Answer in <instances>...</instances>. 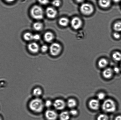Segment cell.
Segmentation results:
<instances>
[{
    "instance_id": "cell-12",
    "label": "cell",
    "mask_w": 121,
    "mask_h": 120,
    "mask_svg": "<svg viewBox=\"0 0 121 120\" xmlns=\"http://www.w3.org/2000/svg\"><path fill=\"white\" fill-rule=\"evenodd\" d=\"M113 70L110 68L105 69L103 71V75L105 78L108 79L112 77L113 74Z\"/></svg>"
},
{
    "instance_id": "cell-11",
    "label": "cell",
    "mask_w": 121,
    "mask_h": 120,
    "mask_svg": "<svg viewBox=\"0 0 121 120\" xmlns=\"http://www.w3.org/2000/svg\"><path fill=\"white\" fill-rule=\"evenodd\" d=\"M28 48L30 51L34 53H37L39 49L38 44L35 42L30 43L28 45Z\"/></svg>"
},
{
    "instance_id": "cell-15",
    "label": "cell",
    "mask_w": 121,
    "mask_h": 120,
    "mask_svg": "<svg viewBox=\"0 0 121 120\" xmlns=\"http://www.w3.org/2000/svg\"><path fill=\"white\" fill-rule=\"evenodd\" d=\"M43 93L42 89L39 87L34 88L33 91V95L36 97H39L42 95Z\"/></svg>"
},
{
    "instance_id": "cell-10",
    "label": "cell",
    "mask_w": 121,
    "mask_h": 120,
    "mask_svg": "<svg viewBox=\"0 0 121 120\" xmlns=\"http://www.w3.org/2000/svg\"><path fill=\"white\" fill-rule=\"evenodd\" d=\"M89 105L90 108L92 110H97L99 109L100 104L98 100L92 99L89 102Z\"/></svg>"
},
{
    "instance_id": "cell-20",
    "label": "cell",
    "mask_w": 121,
    "mask_h": 120,
    "mask_svg": "<svg viewBox=\"0 0 121 120\" xmlns=\"http://www.w3.org/2000/svg\"><path fill=\"white\" fill-rule=\"evenodd\" d=\"M112 57L115 61L119 62L121 60V53L118 51L115 52L112 54Z\"/></svg>"
},
{
    "instance_id": "cell-30",
    "label": "cell",
    "mask_w": 121,
    "mask_h": 120,
    "mask_svg": "<svg viewBox=\"0 0 121 120\" xmlns=\"http://www.w3.org/2000/svg\"><path fill=\"white\" fill-rule=\"evenodd\" d=\"M113 36L114 38L116 39H119L121 37L120 34L118 32H116L114 33L113 34Z\"/></svg>"
},
{
    "instance_id": "cell-2",
    "label": "cell",
    "mask_w": 121,
    "mask_h": 120,
    "mask_svg": "<svg viewBox=\"0 0 121 120\" xmlns=\"http://www.w3.org/2000/svg\"><path fill=\"white\" fill-rule=\"evenodd\" d=\"M30 14L32 17L35 19H42L44 15L43 9L39 6L34 5L31 9Z\"/></svg>"
},
{
    "instance_id": "cell-3",
    "label": "cell",
    "mask_w": 121,
    "mask_h": 120,
    "mask_svg": "<svg viewBox=\"0 0 121 120\" xmlns=\"http://www.w3.org/2000/svg\"><path fill=\"white\" fill-rule=\"evenodd\" d=\"M102 108L105 112H113L116 111V103L112 100L107 99L103 103Z\"/></svg>"
},
{
    "instance_id": "cell-22",
    "label": "cell",
    "mask_w": 121,
    "mask_h": 120,
    "mask_svg": "<svg viewBox=\"0 0 121 120\" xmlns=\"http://www.w3.org/2000/svg\"><path fill=\"white\" fill-rule=\"evenodd\" d=\"M23 37L25 40L26 41H31L33 40L34 35L30 32H27L24 34Z\"/></svg>"
},
{
    "instance_id": "cell-17",
    "label": "cell",
    "mask_w": 121,
    "mask_h": 120,
    "mask_svg": "<svg viewBox=\"0 0 121 120\" xmlns=\"http://www.w3.org/2000/svg\"><path fill=\"white\" fill-rule=\"evenodd\" d=\"M108 64V62L106 59L102 58L98 62V65L100 68H103L105 67Z\"/></svg>"
},
{
    "instance_id": "cell-32",
    "label": "cell",
    "mask_w": 121,
    "mask_h": 120,
    "mask_svg": "<svg viewBox=\"0 0 121 120\" xmlns=\"http://www.w3.org/2000/svg\"><path fill=\"white\" fill-rule=\"evenodd\" d=\"M40 36L38 34H35L34 35V38H33V40H38L40 39Z\"/></svg>"
},
{
    "instance_id": "cell-31",
    "label": "cell",
    "mask_w": 121,
    "mask_h": 120,
    "mask_svg": "<svg viewBox=\"0 0 121 120\" xmlns=\"http://www.w3.org/2000/svg\"><path fill=\"white\" fill-rule=\"evenodd\" d=\"M48 46L46 45H43L41 46V50L43 52H45L48 50Z\"/></svg>"
},
{
    "instance_id": "cell-6",
    "label": "cell",
    "mask_w": 121,
    "mask_h": 120,
    "mask_svg": "<svg viewBox=\"0 0 121 120\" xmlns=\"http://www.w3.org/2000/svg\"><path fill=\"white\" fill-rule=\"evenodd\" d=\"M45 116L47 120H56L58 117V115L55 110L48 109L45 111Z\"/></svg>"
},
{
    "instance_id": "cell-7",
    "label": "cell",
    "mask_w": 121,
    "mask_h": 120,
    "mask_svg": "<svg viewBox=\"0 0 121 120\" xmlns=\"http://www.w3.org/2000/svg\"><path fill=\"white\" fill-rule=\"evenodd\" d=\"M53 106L56 110H63L66 106V104L63 100L58 99L53 102Z\"/></svg>"
},
{
    "instance_id": "cell-34",
    "label": "cell",
    "mask_w": 121,
    "mask_h": 120,
    "mask_svg": "<svg viewBox=\"0 0 121 120\" xmlns=\"http://www.w3.org/2000/svg\"><path fill=\"white\" fill-rule=\"evenodd\" d=\"M115 120H121V116H117L116 117Z\"/></svg>"
},
{
    "instance_id": "cell-16",
    "label": "cell",
    "mask_w": 121,
    "mask_h": 120,
    "mask_svg": "<svg viewBox=\"0 0 121 120\" xmlns=\"http://www.w3.org/2000/svg\"><path fill=\"white\" fill-rule=\"evenodd\" d=\"M70 115L69 113L67 111H63L59 115V118L60 120H69L70 118Z\"/></svg>"
},
{
    "instance_id": "cell-28",
    "label": "cell",
    "mask_w": 121,
    "mask_h": 120,
    "mask_svg": "<svg viewBox=\"0 0 121 120\" xmlns=\"http://www.w3.org/2000/svg\"><path fill=\"white\" fill-rule=\"evenodd\" d=\"M38 1L40 4L43 5H47L49 3L48 0H38Z\"/></svg>"
},
{
    "instance_id": "cell-25",
    "label": "cell",
    "mask_w": 121,
    "mask_h": 120,
    "mask_svg": "<svg viewBox=\"0 0 121 120\" xmlns=\"http://www.w3.org/2000/svg\"><path fill=\"white\" fill-rule=\"evenodd\" d=\"M52 4L54 7H59L61 5V1L60 0H54L52 2Z\"/></svg>"
},
{
    "instance_id": "cell-5",
    "label": "cell",
    "mask_w": 121,
    "mask_h": 120,
    "mask_svg": "<svg viewBox=\"0 0 121 120\" xmlns=\"http://www.w3.org/2000/svg\"><path fill=\"white\" fill-rule=\"evenodd\" d=\"M62 48L61 46L58 43H53L50 47V52L51 54L53 56H57L61 52Z\"/></svg>"
},
{
    "instance_id": "cell-4",
    "label": "cell",
    "mask_w": 121,
    "mask_h": 120,
    "mask_svg": "<svg viewBox=\"0 0 121 120\" xmlns=\"http://www.w3.org/2000/svg\"><path fill=\"white\" fill-rule=\"evenodd\" d=\"M80 10L83 14L90 15L94 11V8L92 4L88 3H84L81 5Z\"/></svg>"
},
{
    "instance_id": "cell-1",
    "label": "cell",
    "mask_w": 121,
    "mask_h": 120,
    "mask_svg": "<svg viewBox=\"0 0 121 120\" xmlns=\"http://www.w3.org/2000/svg\"><path fill=\"white\" fill-rule=\"evenodd\" d=\"M45 106L44 103L39 97H35L31 100L28 105V107L31 111L36 113L42 112Z\"/></svg>"
},
{
    "instance_id": "cell-24",
    "label": "cell",
    "mask_w": 121,
    "mask_h": 120,
    "mask_svg": "<svg viewBox=\"0 0 121 120\" xmlns=\"http://www.w3.org/2000/svg\"><path fill=\"white\" fill-rule=\"evenodd\" d=\"M108 119L107 115L104 114L99 115L97 118V120H108Z\"/></svg>"
},
{
    "instance_id": "cell-14",
    "label": "cell",
    "mask_w": 121,
    "mask_h": 120,
    "mask_svg": "<svg viewBox=\"0 0 121 120\" xmlns=\"http://www.w3.org/2000/svg\"><path fill=\"white\" fill-rule=\"evenodd\" d=\"M44 40L46 42H52L54 38V35L53 33L50 32H48L44 34Z\"/></svg>"
},
{
    "instance_id": "cell-37",
    "label": "cell",
    "mask_w": 121,
    "mask_h": 120,
    "mask_svg": "<svg viewBox=\"0 0 121 120\" xmlns=\"http://www.w3.org/2000/svg\"><path fill=\"white\" fill-rule=\"evenodd\" d=\"M114 2H115V3H118V2H120L121 0H112Z\"/></svg>"
},
{
    "instance_id": "cell-35",
    "label": "cell",
    "mask_w": 121,
    "mask_h": 120,
    "mask_svg": "<svg viewBox=\"0 0 121 120\" xmlns=\"http://www.w3.org/2000/svg\"><path fill=\"white\" fill-rule=\"evenodd\" d=\"M75 0L78 3H80L84 2L85 0Z\"/></svg>"
},
{
    "instance_id": "cell-8",
    "label": "cell",
    "mask_w": 121,
    "mask_h": 120,
    "mask_svg": "<svg viewBox=\"0 0 121 120\" xmlns=\"http://www.w3.org/2000/svg\"><path fill=\"white\" fill-rule=\"evenodd\" d=\"M71 24L73 29L78 30L81 27L82 25V22L79 17H75L71 20Z\"/></svg>"
},
{
    "instance_id": "cell-23",
    "label": "cell",
    "mask_w": 121,
    "mask_h": 120,
    "mask_svg": "<svg viewBox=\"0 0 121 120\" xmlns=\"http://www.w3.org/2000/svg\"><path fill=\"white\" fill-rule=\"evenodd\" d=\"M114 29L117 32L121 31V22H117L115 23L113 26Z\"/></svg>"
},
{
    "instance_id": "cell-36",
    "label": "cell",
    "mask_w": 121,
    "mask_h": 120,
    "mask_svg": "<svg viewBox=\"0 0 121 120\" xmlns=\"http://www.w3.org/2000/svg\"><path fill=\"white\" fill-rule=\"evenodd\" d=\"M5 1L7 2L11 3V2H13L15 1V0H5Z\"/></svg>"
},
{
    "instance_id": "cell-38",
    "label": "cell",
    "mask_w": 121,
    "mask_h": 120,
    "mask_svg": "<svg viewBox=\"0 0 121 120\" xmlns=\"http://www.w3.org/2000/svg\"></svg>"
},
{
    "instance_id": "cell-19",
    "label": "cell",
    "mask_w": 121,
    "mask_h": 120,
    "mask_svg": "<svg viewBox=\"0 0 121 120\" xmlns=\"http://www.w3.org/2000/svg\"><path fill=\"white\" fill-rule=\"evenodd\" d=\"M66 105L68 107L72 108L76 106L77 102L73 99H69L68 100Z\"/></svg>"
},
{
    "instance_id": "cell-26",
    "label": "cell",
    "mask_w": 121,
    "mask_h": 120,
    "mask_svg": "<svg viewBox=\"0 0 121 120\" xmlns=\"http://www.w3.org/2000/svg\"><path fill=\"white\" fill-rule=\"evenodd\" d=\"M53 103L52 101L47 100L44 103L45 106L47 108H50L52 105H53Z\"/></svg>"
},
{
    "instance_id": "cell-21",
    "label": "cell",
    "mask_w": 121,
    "mask_h": 120,
    "mask_svg": "<svg viewBox=\"0 0 121 120\" xmlns=\"http://www.w3.org/2000/svg\"><path fill=\"white\" fill-rule=\"evenodd\" d=\"M33 27L37 31H39L42 30L43 28V25L40 22H36L33 25Z\"/></svg>"
},
{
    "instance_id": "cell-27",
    "label": "cell",
    "mask_w": 121,
    "mask_h": 120,
    "mask_svg": "<svg viewBox=\"0 0 121 120\" xmlns=\"http://www.w3.org/2000/svg\"><path fill=\"white\" fill-rule=\"evenodd\" d=\"M97 97L98 99L99 100H104L105 97V94L104 93H99L97 95Z\"/></svg>"
},
{
    "instance_id": "cell-9",
    "label": "cell",
    "mask_w": 121,
    "mask_h": 120,
    "mask_svg": "<svg viewBox=\"0 0 121 120\" xmlns=\"http://www.w3.org/2000/svg\"><path fill=\"white\" fill-rule=\"evenodd\" d=\"M57 11L52 7H49L46 10V14L47 17L50 19L55 18L57 15Z\"/></svg>"
},
{
    "instance_id": "cell-33",
    "label": "cell",
    "mask_w": 121,
    "mask_h": 120,
    "mask_svg": "<svg viewBox=\"0 0 121 120\" xmlns=\"http://www.w3.org/2000/svg\"><path fill=\"white\" fill-rule=\"evenodd\" d=\"M113 70L114 72L117 73H118L120 71V69L118 67H117L115 68Z\"/></svg>"
},
{
    "instance_id": "cell-13",
    "label": "cell",
    "mask_w": 121,
    "mask_h": 120,
    "mask_svg": "<svg viewBox=\"0 0 121 120\" xmlns=\"http://www.w3.org/2000/svg\"><path fill=\"white\" fill-rule=\"evenodd\" d=\"M98 3L99 5L102 8H107L111 5V0H99Z\"/></svg>"
},
{
    "instance_id": "cell-29",
    "label": "cell",
    "mask_w": 121,
    "mask_h": 120,
    "mask_svg": "<svg viewBox=\"0 0 121 120\" xmlns=\"http://www.w3.org/2000/svg\"><path fill=\"white\" fill-rule=\"evenodd\" d=\"M70 115L73 116H75L78 114V112L77 110L74 109H72L69 112Z\"/></svg>"
},
{
    "instance_id": "cell-18",
    "label": "cell",
    "mask_w": 121,
    "mask_h": 120,
    "mask_svg": "<svg viewBox=\"0 0 121 120\" xmlns=\"http://www.w3.org/2000/svg\"><path fill=\"white\" fill-rule=\"evenodd\" d=\"M69 23V20L66 17H62L59 21V24L62 27H66L68 25Z\"/></svg>"
}]
</instances>
